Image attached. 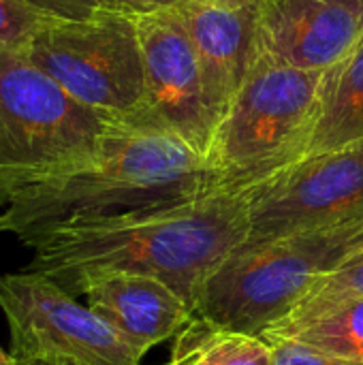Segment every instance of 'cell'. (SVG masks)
<instances>
[{
  "label": "cell",
  "instance_id": "cell-1",
  "mask_svg": "<svg viewBox=\"0 0 363 365\" xmlns=\"http://www.w3.org/2000/svg\"><path fill=\"white\" fill-rule=\"evenodd\" d=\"M246 235V197L205 190L165 205L56 222L17 242L32 252L26 272L75 297L92 278L139 274L167 282L197 308L205 282Z\"/></svg>",
  "mask_w": 363,
  "mask_h": 365
},
{
  "label": "cell",
  "instance_id": "cell-2",
  "mask_svg": "<svg viewBox=\"0 0 363 365\" xmlns=\"http://www.w3.org/2000/svg\"><path fill=\"white\" fill-rule=\"evenodd\" d=\"M205 190H214L208 163L188 143L116 122L88 158L2 190L0 235L19 240L56 222L135 212Z\"/></svg>",
  "mask_w": 363,
  "mask_h": 365
},
{
  "label": "cell",
  "instance_id": "cell-3",
  "mask_svg": "<svg viewBox=\"0 0 363 365\" xmlns=\"http://www.w3.org/2000/svg\"><path fill=\"white\" fill-rule=\"evenodd\" d=\"M321 75L265 60L252 64L205 152L214 190L246 192L306 156Z\"/></svg>",
  "mask_w": 363,
  "mask_h": 365
},
{
  "label": "cell",
  "instance_id": "cell-4",
  "mask_svg": "<svg viewBox=\"0 0 363 365\" xmlns=\"http://www.w3.org/2000/svg\"><path fill=\"white\" fill-rule=\"evenodd\" d=\"M363 248V216L240 248L205 282L197 317L263 336L325 276Z\"/></svg>",
  "mask_w": 363,
  "mask_h": 365
},
{
  "label": "cell",
  "instance_id": "cell-5",
  "mask_svg": "<svg viewBox=\"0 0 363 365\" xmlns=\"http://www.w3.org/2000/svg\"><path fill=\"white\" fill-rule=\"evenodd\" d=\"M113 124L43 73L24 45L0 47V192L88 158Z\"/></svg>",
  "mask_w": 363,
  "mask_h": 365
},
{
  "label": "cell",
  "instance_id": "cell-6",
  "mask_svg": "<svg viewBox=\"0 0 363 365\" xmlns=\"http://www.w3.org/2000/svg\"><path fill=\"white\" fill-rule=\"evenodd\" d=\"M32 62L73 98L126 124L143 98L137 17L103 11L88 19H47L24 45Z\"/></svg>",
  "mask_w": 363,
  "mask_h": 365
},
{
  "label": "cell",
  "instance_id": "cell-7",
  "mask_svg": "<svg viewBox=\"0 0 363 365\" xmlns=\"http://www.w3.org/2000/svg\"><path fill=\"white\" fill-rule=\"evenodd\" d=\"M0 310L15 364L141 365L145 357L88 304L41 274H0Z\"/></svg>",
  "mask_w": 363,
  "mask_h": 365
},
{
  "label": "cell",
  "instance_id": "cell-8",
  "mask_svg": "<svg viewBox=\"0 0 363 365\" xmlns=\"http://www.w3.org/2000/svg\"><path fill=\"white\" fill-rule=\"evenodd\" d=\"M242 195L248 216L242 248L362 218L363 141L304 156Z\"/></svg>",
  "mask_w": 363,
  "mask_h": 365
},
{
  "label": "cell",
  "instance_id": "cell-9",
  "mask_svg": "<svg viewBox=\"0 0 363 365\" xmlns=\"http://www.w3.org/2000/svg\"><path fill=\"white\" fill-rule=\"evenodd\" d=\"M143 98L126 126L167 133L205 158L216 120L205 103L193 38L180 9L137 17Z\"/></svg>",
  "mask_w": 363,
  "mask_h": 365
},
{
  "label": "cell",
  "instance_id": "cell-10",
  "mask_svg": "<svg viewBox=\"0 0 363 365\" xmlns=\"http://www.w3.org/2000/svg\"><path fill=\"white\" fill-rule=\"evenodd\" d=\"M255 15L257 60L272 64L323 73L363 38V0H255Z\"/></svg>",
  "mask_w": 363,
  "mask_h": 365
},
{
  "label": "cell",
  "instance_id": "cell-11",
  "mask_svg": "<svg viewBox=\"0 0 363 365\" xmlns=\"http://www.w3.org/2000/svg\"><path fill=\"white\" fill-rule=\"evenodd\" d=\"M79 297H86L88 308L143 355L173 340L197 317L195 308L167 282L139 274L92 278Z\"/></svg>",
  "mask_w": 363,
  "mask_h": 365
},
{
  "label": "cell",
  "instance_id": "cell-12",
  "mask_svg": "<svg viewBox=\"0 0 363 365\" xmlns=\"http://www.w3.org/2000/svg\"><path fill=\"white\" fill-rule=\"evenodd\" d=\"M180 13L195 45L205 103L218 124L257 60L255 4L216 9L188 0Z\"/></svg>",
  "mask_w": 363,
  "mask_h": 365
},
{
  "label": "cell",
  "instance_id": "cell-13",
  "mask_svg": "<svg viewBox=\"0 0 363 365\" xmlns=\"http://www.w3.org/2000/svg\"><path fill=\"white\" fill-rule=\"evenodd\" d=\"M363 141V38L323 71L319 109L306 156Z\"/></svg>",
  "mask_w": 363,
  "mask_h": 365
},
{
  "label": "cell",
  "instance_id": "cell-14",
  "mask_svg": "<svg viewBox=\"0 0 363 365\" xmlns=\"http://www.w3.org/2000/svg\"><path fill=\"white\" fill-rule=\"evenodd\" d=\"M165 365H276V357L263 336L195 317L173 338Z\"/></svg>",
  "mask_w": 363,
  "mask_h": 365
},
{
  "label": "cell",
  "instance_id": "cell-15",
  "mask_svg": "<svg viewBox=\"0 0 363 365\" xmlns=\"http://www.w3.org/2000/svg\"><path fill=\"white\" fill-rule=\"evenodd\" d=\"M357 299H363V248L357 250L351 259H347L336 272L317 282L308 291V295L265 334L289 336L300 327L321 317H327L329 312Z\"/></svg>",
  "mask_w": 363,
  "mask_h": 365
},
{
  "label": "cell",
  "instance_id": "cell-16",
  "mask_svg": "<svg viewBox=\"0 0 363 365\" xmlns=\"http://www.w3.org/2000/svg\"><path fill=\"white\" fill-rule=\"evenodd\" d=\"M282 338H295L327 355L363 365V299L351 302Z\"/></svg>",
  "mask_w": 363,
  "mask_h": 365
},
{
  "label": "cell",
  "instance_id": "cell-17",
  "mask_svg": "<svg viewBox=\"0 0 363 365\" xmlns=\"http://www.w3.org/2000/svg\"><path fill=\"white\" fill-rule=\"evenodd\" d=\"M45 21L17 0H0V47L26 45Z\"/></svg>",
  "mask_w": 363,
  "mask_h": 365
},
{
  "label": "cell",
  "instance_id": "cell-18",
  "mask_svg": "<svg viewBox=\"0 0 363 365\" xmlns=\"http://www.w3.org/2000/svg\"><path fill=\"white\" fill-rule=\"evenodd\" d=\"M43 19L77 21L103 11H116L111 0H17Z\"/></svg>",
  "mask_w": 363,
  "mask_h": 365
},
{
  "label": "cell",
  "instance_id": "cell-19",
  "mask_svg": "<svg viewBox=\"0 0 363 365\" xmlns=\"http://www.w3.org/2000/svg\"><path fill=\"white\" fill-rule=\"evenodd\" d=\"M272 349H274V357L276 365H362L327 355L319 349H312L295 338H282V336H263Z\"/></svg>",
  "mask_w": 363,
  "mask_h": 365
},
{
  "label": "cell",
  "instance_id": "cell-20",
  "mask_svg": "<svg viewBox=\"0 0 363 365\" xmlns=\"http://www.w3.org/2000/svg\"><path fill=\"white\" fill-rule=\"evenodd\" d=\"M188 0H111L116 11L128 13L133 17L141 15H152V13H163V11H173L182 9Z\"/></svg>",
  "mask_w": 363,
  "mask_h": 365
},
{
  "label": "cell",
  "instance_id": "cell-21",
  "mask_svg": "<svg viewBox=\"0 0 363 365\" xmlns=\"http://www.w3.org/2000/svg\"><path fill=\"white\" fill-rule=\"evenodd\" d=\"M197 4H205V6H216V9H244L255 4V0H190Z\"/></svg>",
  "mask_w": 363,
  "mask_h": 365
},
{
  "label": "cell",
  "instance_id": "cell-22",
  "mask_svg": "<svg viewBox=\"0 0 363 365\" xmlns=\"http://www.w3.org/2000/svg\"><path fill=\"white\" fill-rule=\"evenodd\" d=\"M0 365H15L13 364V359H11V355H6L2 349H0Z\"/></svg>",
  "mask_w": 363,
  "mask_h": 365
},
{
  "label": "cell",
  "instance_id": "cell-23",
  "mask_svg": "<svg viewBox=\"0 0 363 365\" xmlns=\"http://www.w3.org/2000/svg\"><path fill=\"white\" fill-rule=\"evenodd\" d=\"M13 364H15V361H13ZM15 365H77V364H15Z\"/></svg>",
  "mask_w": 363,
  "mask_h": 365
}]
</instances>
